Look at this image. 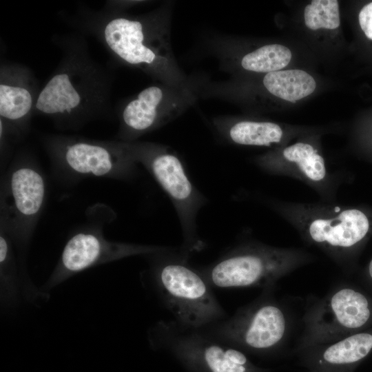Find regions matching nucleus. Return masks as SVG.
Masks as SVG:
<instances>
[{"instance_id": "obj_1", "label": "nucleus", "mask_w": 372, "mask_h": 372, "mask_svg": "<svg viewBox=\"0 0 372 372\" xmlns=\"http://www.w3.org/2000/svg\"><path fill=\"white\" fill-rule=\"evenodd\" d=\"M172 6L166 3L146 15L116 16L105 24L103 37L118 58L158 83L190 87L194 79L182 70L172 48Z\"/></svg>"}, {"instance_id": "obj_8", "label": "nucleus", "mask_w": 372, "mask_h": 372, "mask_svg": "<svg viewBox=\"0 0 372 372\" xmlns=\"http://www.w3.org/2000/svg\"><path fill=\"white\" fill-rule=\"evenodd\" d=\"M158 341L183 363L198 372H258L238 349L226 345L203 329L178 322H162L156 329Z\"/></svg>"}, {"instance_id": "obj_19", "label": "nucleus", "mask_w": 372, "mask_h": 372, "mask_svg": "<svg viewBox=\"0 0 372 372\" xmlns=\"http://www.w3.org/2000/svg\"><path fill=\"white\" fill-rule=\"evenodd\" d=\"M290 50L279 44H268L245 53L239 57L240 68L256 73H269L281 70L291 59Z\"/></svg>"}, {"instance_id": "obj_22", "label": "nucleus", "mask_w": 372, "mask_h": 372, "mask_svg": "<svg viewBox=\"0 0 372 372\" xmlns=\"http://www.w3.org/2000/svg\"><path fill=\"white\" fill-rule=\"evenodd\" d=\"M369 274L371 278L372 279V260H371L369 265Z\"/></svg>"}, {"instance_id": "obj_12", "label": "nucleus", "mask_w": 372, "mask_h": 372, "mask_svg": "<svg viewBox=\"0 0 372 372\" xmlns=\"http://www.w3.org/2000/svg\"><path fill=\"white\" fill-rule=\"evenodd\" d=\"M169 248L110 241L100 230L86 229L76 232L66 242L49 284L56 285L68 278L95 265L126 257L160 254Z\"/></svg>"}, {"instance_id": "obj_20", "label": "nucleus", "mask_w": 372, "mask_h": 372, "mask_svg": "<svg viewBox=\"0 0 372 372\" xmlns=\"http://www.w3.org/2000/svg\"><path fill=\"white\" fill-rule=\"evenodd\" d=\"M307 27L313 30L320 28L333 30L340 24L339 5L337 0H313L304 11Z\"/></svg>"}, {"instance_id": "obj_10", "label": "nucleus", "mask_w": 372, "mask_h": 372, "mask_svg": "<svg viewBox=\"0 0 372 372\" xmlns=\"http://www.w3.org/2000/svg\"><path fill=\"white\" fill-rule=\"evenodd\" d=\"M204 329L229 345L266 351L276 348L285 341L289 330V319L280 304L262 298L239 309L229 319L222 320Z\"/></svg>"}, {"instance_id": "obj_15", "label": "nucleus", "mask_w": 372, "mask_h": 372, "mask_svg": "<svg viewBox=\"0 0 372 372\" xmlns=\"http://www.w3.org/2000/svg\"><path fill=\"white\" fill-rule=\"evenodd\" d=\"M316 349L317 372H343L372 350V333L358 332Z\"/></svg>"}, {"instance_id": "obj_21", "label": "nucleus", "mask_w": 372, "mask_h": 372, "mask_svg": "<svg viewBox=\"0 0 372 372\" xmlns=\"http://www.w3.org/2000/svg\"><path fill=\"white\" fill-rule=\"evenodd\" d=\"M358 20L365 35L372 40V2L367 3L361 9Z\"/></svg>"}, {"instance_id": "obj_5", "label": "nucleus", "mask_w": 372, "mask_h": 372, "mask_svg": "<svg viewBox=\"0 0 372 372\" xmlns=\"http://www.w3.org/2000/svg\"><path fill=\"white\" fill-rule=\"evenodd\" d=\"M49 150L56 171L70 180L87 177L126 180L136 172L138 163L121 141L61 137L50 141Z\"/></svg>"}, {"instance_id": "obj_9", "label": "nucleus", "mask_w": 372, "mask_h": 372, "mask_svg": "<svg viewBox=\"0 0 372 372\" xmlns=\"http://www.w3.org/2000/svg\"><path fill=\"white\" fill-rule=\"evenodd\" d=\"M371 316L369 301L364 294L351 287H338L306 312L300 346L329 344L354 334Z\"/></svg>"}, {"instance_id": "obj_6", "label": "nucleus", "mask_w": 372, "mask_h": 372, "mask_svg": "<svg viewBox=\"0 0 372 372\" xmlns=\"http://www.w3.org/2000/svg\"><path fill=\"white\" fill-rule=\"evenodd\" d=\"M47 193L42 172L30 159L17 160L3 178L1 227L18 243L30 238L43 209Z\"/></svg>"}, {"instance_id": "obj_17", "label": "nucleus", "mask_w": 372, "mask_h": 372, "mask_svg": "<svg viewBox=\"0 0 372 372\" xmlns=\"http://www.w3.org/2000/svg\"><path fill=\"white\" fill-rule=\"evenodd\" d=\"M35 101L30 87L24 81L1 74L0 83L1 119L17 126L25 123Z\"/></svg>"}, {"instance_id": "obj_2", "label": "nucleus", "mask_w": 372, "mask_h": 372, "mask_svg": "<svg viewBox=\"0 0 372 372\" xmlns=\"http://www.w3.org/2000/svg\"><path fill=\"white\" fill-rule=\"evenodd\" d=\"M128 154L153 176L174 205L183 236V255L201 249L196 218L207 198L190 180L179 157L168 146L150 142L121 141Z\"/></svg>"}, {"instance_id": "obj_13", "label": "nucleus", "mask_w": 372, "mask_h": 372, "mask_svg": "<svg viewBox=\"0 0 372 372\" xmlns=\"http://www.w3.org/2000/svg\"><path fill=\"white\" fill-rule=\"evenodd\" d=\"M84 74L69 68L54 74L38 94L35 111L56 118L80 113L92 95L88 77Z\"/></svg>"}, {"instance_id": "obj_16", "label": "nucleus", "mask_w": 372, "mask_h": 372, "mask_svg": "<svg viewBox=\"0 0 372 372\" xmlns=\"http://www.w3.org/2000/svg\"><path fill=\"white\" fill-rule=\"evenodd\" d=\"M216 132L225 139L236 144L271 147L280 143L283 131L276 123L250 120H234L220 116L211 119Z\"/></svg>"}, {"instance_id": "obj_3", "label": "nucleus", "mask_w": 372, "mask_h": 372, "mask_svg": "<svg viewBox=\"0 0 372 372\" xmlns=\"http://www.w3.org/2000/svg\"><path fill=\"white\" fill-rule=\"evenodd\" d=\"M310 259L300 250L250 244L226 254L203 277L220 288L269 287Z\"/></svg>"}, {"instance_id": "obj_11", "label": "nucleus", "mask_w": 372, "mask_h": 372, "mask_svg": "<svg viewBox=\"0 0 372 372\" xmlns=\"http://www.w3.org/2000/svg\"><path fill=\"white\" fill-rule=\"evenodd\" d=\"M199 97L195 80L190 87L158 83L145 88L122 111L121 141H134L143 134L166 125L191 107Z\"/></svg>"}, {"instance_id": "obj_7", "label": "nucleus", "mask_w": 372, "mask_h": 372, "mask_svg": "<svg viewBox=\"0 0 372 372\" xmlns=\"http://www.w3.org/2000/svg\"><path fill=\"white\" fill-rule=\"evenodd\" d=\"M288 218L303 238L337 260L356 246L369 231L366 214L355 208L331 206H298Z\"/></svg>"}, {"instance_id": "obj_18", "label": "nucleus", "mask_w": 372, "mask_h": 372, "mask_svg": "<svg viewBox=\"0 0 372 372\" xmlns=\"http://www.w3.org/2000/svg\"><path fill=\"white\" fill-rule=\"evenodd\" d=\"M262 83L269 94L291 103L308 96L316 87L314 79L309 74L298 69L265 74Z\"/></svg>"}, {"instance_id": "obj_14", "label": "nucleus", "mask_w": 372, "mask_h": 372, "mask_svg": "<svg viewBox=\"0 0 372 372\" xmlns=\"http://www.w3.org/2000/svg\"><path fill=\"white\" fill-rule=\"evenodd\" d=\"M280 157L265 155L256 163L267 172L290 175L318 189L329 185L330 178L324 159L313 145L298 142L285 147Z\"/></svg>"}, {"instance_id": "obj_4", "label": "nucleus", "mask_w": 372, "mask_h": 372, "mask_svg": "<svg viewBox=\"0 0 372 372\" xmlns=\"http://www.w3.org/2000/svg\"><path fill=\"white\" fill-rule=\"evenodd\" d=\"M181 261L162 263L156 278L165 305L185 327L204 329L223 320L225 311L203 277Z\"/></svg>"}]
</instances>
